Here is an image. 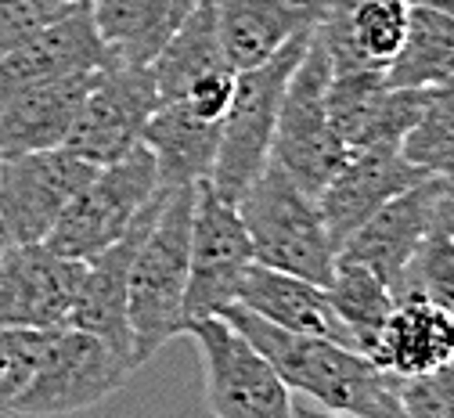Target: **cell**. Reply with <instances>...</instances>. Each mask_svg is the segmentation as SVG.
<instances>
[{
	"instance_id": "obj_1",
	"label": "cell",
	"mask_w": 454,
	"mask_h": 418,
	"mask_svg": "<svg viewBox=\"0 0 454 418\" xmlns=\"http://www.w3.org/2000/svg\"><path fill=\"white\" fill-rule=\"evenodd\" d=\"M220 318H227L246 339H253L281 375V383L293 393H307L317 407L357 418H404L401 379L379 368L368 353L332 343L325 335L278 328L239 304L223 307Z\"/></svg>"
},
{
	"instance_id": "obj_2",
	"label": "cell",
	"mask_w": 454,
	"mask_h": 418,
	"mask_svg": "<svg viewBox=\"0 0 454 418\" xmlns=\"http://www.w3.org/2000/svg\"><path fill=\"white\" fill-rule=\"evenodd\" d=\"M192 209H195V185L169 188L130 260L127 314H130V343H134V372L188 328L184 292H188Z\"/></svg>"
},
{
	"instance_id": "obj_3",
	"label": "cell",
	"mask_w": 454,
	"mask_h": 418,
	"mask_svg": "<svg viewBox=\"0 0 454 418\" xmlns=\"http://www.w3.org/2000/svg\"><path fill=\"white\" fill-rule=\"evenodd\" d=\"M235 206L253 242L256 264L328 285L335 271V246L317 199L303 192L274 159H267Z\"/></svg>"
},
{
	"instance_id": "obj_4",
	"label": "cell",
	"mask_w": 454,
	"mask_h": 418,
	"mask_svg": "<svg viewBox=\"0 0 454 418\" xmlns=\"http://www.w3.org/2000/svg\"><path fill=\"white\" fill-rule=\"evenodd\" d=\"M310 33L286 43L274 58H267L263 66L235 73V94L220 119V145H216V159L209 170V185L223 199L239 202V195L249 188V181L267 166L281 94H286V83L307 51Z\"/></svg>"
},
{
	"instance_id": "obj_5",
	"label": "cell",
	"mask_w": 454,
	"mask_h": 418,
	"mask_svg": "<svg viewBox=\"0 0 454 418\" xmlns=\"http://www.w3.org/2000/svg\"><path fill=\"white\" fill-rule=\"evenodd\" d=\"M328 80H332V58L314 26L307 51L286 83V94H281L274 141H270V159L314 199L347 159V148L335 138L325 105Z\"/></svg>"
},
{
	"instance_id": "obj_6",
	"label": "cell",
	"mask_w": 454,
	"mask_h": 418,
	"mask_svg": "<svg viewBox=\"0 0 454 418\" xmlns=\"http://www.w3.org/2000/svg\"><path fill=\"white\" fill-rule=\"evenodd\" d=\"M155 192V155L145 145H134L127 155L98 166L87 177V185L69 199V206L54 220L43 242L62 256L87 260L108 249L116 238H123Z\"/></svg>"
},
{
	"instance_id": "obj_7",
	"label": "cell",
	"mask_w": 454,
	"mask_h": 418,
	"mask_svg": "<svg viewBox=\"0 0 454 418\" xmlns=\"http://www.w3.org/2000/svg\"><path fill=\"white\" fill-rule=\"evenodd\" d=\"M130 361L94 332L59 325L47 332L36 368L19 393L12 414H73L112 397L130 375Z\"/></svg>"
},
{
	"instance_id": "obj_8",
	"label": "cell",
	"mask_w": 454,
	"mask_h": 418,
	"mask_svg": "<svg viewBox=\"0 0 454 418\" xmlns=\"http://www.w3.org/2000/svg\"><path fill=\"white\" fill-rule=\"evenodd\" d=\"M206 372V407L216 418H289L296 411L293 390L274 365L231 321L209 314L188 321Z\"/></svg>"
},
{
	"instance_id": "obj_9",
	"label": "cell",
	"mask_w": 454,
	"mask_h": 418,
	"mask_svg": "<svg viewBox=\"0 0 454 418\" xmlns=\"http://www.w3.org/2000/svg\"><path fill=\"white\" fill-rule=\"evenodd\" d=\"M249 264H253V242L239 217V206L223 199L206 177V181L195 185L184 318L195 321L231 307Z\"/></svg>"
},
{
	"instance_id": "obj_10",
	"label": "cell",
	"mask_w": 454,
	"mask_h": 418,
	"mask_svg": "<svg viewBox=\"0 0 454 418\" xmlns=\"http://www.w3.org/2000/svg\"><path fill=\"white\" fill-rule=\"evenodd\" d=\"M94 170V162L66 145L0 155V234L4 242H43Z\"/></svg>"
},
{
	"instance_id": "obj_11",
	"label": "cell",
	"mask_w": 454,
	"mask_h": 418,
	"mask_svg": "<svg viewBox=\"0 0 454 418\" xmlns=\"http://www.w3.org/2000/svg\"><path fill=\"white\" fill-rule=\"evenodd\" d=\"M159 105V91L148 66H116L108 62L94 73L76 119L66 134V148L83 155L94 166L116 162L134 145H141L148 115Z\"/></svg>"
},
{
	"instance_id": "obj_12",
	"label": "cell",
	"mask_w": 454,
	"mask_h": 418,
	"mask_svg": "<svg viewBox=\"0 0 454 418\" xmlns=\"http://www.w3.org/2000/svg\"><path fill=\"white\" fill-rule=\"evenodd\" d=\"M83 260L47 242L4 246L0 256V328H59L69 321Z\"/></svg>"
},
{
	"instance_id": "obj_13",
	"label": "cell",
	"mask_w": 454,
	"mask_h": 418,
	"mask_svg": "<svg viewBox=\"0 0 454 418\" xmlns=\"http://www.w3.org/2000/svg\"><path fill=\"white\" fill-rule=\"evenodd\" d=\"M426 177L433 173L408 162L396 145H372V148L347 152L343 166L317 192V209L325 217L335 253L379 206H386L393 195L408 192L411 185L426 181Z\"/></svg>"
},
{
	"instance_id": "obj_14",
	"label": "cell",
	"mask_w": 454,
	"mask_h": 418,
	"mask_svg": "<svg viewBox=\"0 0 454 418\" xmlns=\"http://www.w3.org/2000/svg\"><path fill=\"white\" fill-rule=\"evenodd\" d=\"M325 105L332 130L347 152L372 145L401 148L422 105V87H389L382 69H350V73H332Z\"/></svg>"
},
{
	"instance_id": "obj_15",
	"label": "cell",
	"mask_w": 454,
	"mask_h": 418,
	"mask_svg": "<svg viewBox=\"0 0 454 418\" xmlns=\"http://www.w3.org/2000/svg\"><path fill=\"white\" fill-rule=\"evenodd\" d=\"M166 199V188L152 195V202L137 213L130 231L116 238L108 249L83 260V278L76 288V300L66 325H76L83 332H94L116 353H123L134 368V343H130V314H127V281H130V260L137 253V242L145 238L148 224L155 220L159 206Z\"/></svg>"
},
{
	"instance_id": "obj_16",
	"label": "cell",
	"mask_w": 454,
	"mask_h": 418,
	"mask_svg": "<svg viewBox=\"0 0 454 418\" xmlns=\"http://www.w3.org/2000/svg\"><path fill=\"white\" fill-rule=\"evenodd\" d=\"M436 202H440V177H426V181L411 185L408 192L393 195L386 206H379L347 242L339 246L335 256L364 264L368 271H375L389 285L393 300H396L401 274L436 220Z\"/></svg>"
},
{
	"instance_id": "obj_17",
	"label": "cell",
	"mask_w": 454,
	"mask_h": 418,
	"mask_svg": "<svg viewBox=\"0 0 454 418\" xmlns=\"http://www.w3.org/2000/svg\"><path fill=\"white\" fill-rule=\"evenodd\" d=\"M335 0H213L227 66L256 69L286 43L310 33Z\"/></svg>"
},
{
	"instance_id": "obj_18",
	"label": "cell",
	"mask_w": 454,
	"mask_h": 418,
	"mask_svg": "<svg viewBox=\"0 0 454 418\" xmlns=\"http://www.w3.org/2000/svg\"><path fill=\"white\" fill-rule=\"evenodd\" d=\"M108 62L112 58L101 43L90 4H73L54 15L47 26H40L29 40L12 47L8 54H0V87L98 73Z\"/></svg>"
},
{
	"instance_id": "obj_19",
	"label": "cell",
	"mask_w": 454,
	"mask_h": 418,
	"mask_svg": "<svg viewBox=\"0 0 454 418\" xmlns=\"http://www.w3.org/2000/svg\"><path fill=\"white\" fill-rule=\"evenodd\" d=\"M90 80L94 73H76L0 87V155L66 145Z\"/></svg>"
},
{
	"instance_id": "obj_20",
	"label": "cell",
	"mask_w": 454,
	"mask_h": 418,
	"mask_svg": "<svg viewBox=\"0 0 454 418\" xmlns=\"http://www.w3.org/2000/svg\"><path fill=\"white\" fill-rule=\"evenodd\" d=\"M408 33V0H335L317 22L332 73L386 69Z\"/></svg>"
},
{
	"instance_id": "obj_21",
	"label": "cell",
	"mask_w": 454,
	"mask_h": 418,
	"mask_svg": "<svg viewBox=\"0 0 454 418\" xmlns=\"http://www.w3.org/2000/svg\"><path fill=\"white\" fill-rule=\"evenodd\" d=\"M235 304L253 311L256 318L278 325V328H289V332H307V335H325L332 343H343L354 350L350 332L343 328V321L335 318L332 304H328V292L317 281H307L300 274L289 271H278L267 264H249Z\"/></svg>"
},
{
	"instance_id": "obj_22",
	"label": "cell",
	"mask_w": 454,
	"mask_h": 418,
	"mask_svg": "<svg viewBox=\"0 0 454 418\" xmlns=\"http://www.w3.org/2000/svg\"><path fill=\"white\" fill-rule=\"evenodd\" d=\"M368 357L396 379L433 372L454 357V314L422 296H404L393 304Z\"/></svg>"
},
{
	"instance_id": "obj_23",
	"label": "cell",
	"mask_w": 454,
	"mask_h": 418,
	"mask_svg": "<svg viewBox=\"0 0 454 418\" xmlns=\"http://www.w3.org/2000/svg\"><path fill=\"white\" fill-rule=\"evenodd\" d=\"M141 145L155 155L159 188H181L199 185L209 177L216 145H220V123L192 115L181 101H159L148 115Z\"/></svg>"
},
{
	"instance_id": "obj_24",
	"label": "cell",
	"mask_w": 454,
	"mask_h": 418,
	"mask_svg": "<svg viewBox=\"0 0 454 418\" xmlns=\"http://www.w3.org/2000/svg\"><path fill=\"white\" fill-rule=\"evenodd\" d=\"M199 0H90L101 43L116 66H148Z\"/></svg>"
},
{
	"instance_id": "obj_25",
	"label": "cell",
	"mask_w": 454,
	"mask_h": 418,
	"mask_svg": "<svg viewBox=\"0 0 454 418\" xmlns=\"http://www.w3.org/2000/svg\"><path fill=\"white\" fill-rule=\"evenodd\" d=\"M159 101H174L181 98L195 80L231 69L220 47V33H216V12L213 0H199L192 8V15L169 33V40L159 47V54L148 62Z\"/></svg>"
},
{
	"instance_id": "obj_26",
	"label": "cell",
	"mask_w": 454,
	"mask_h": 418,
	"mask_svg": "<svg viewBox=\"0 0 454 418\" xmlns=\"http://www.w3.org/2000/svg\"><path fill=\"white\" fill-rule=\"evenodd\" d=\"M389 87H433L454 76V15L408 4V33L382 69Z\"/></svg>"
},
{
	"instance_id": "obj_27",
	"label": "cell",
	"mask_w": 454,
	"mask_h": 418,
	"mask_svg": "<svg viewBox=\"0 0 454 418\" xmlns=\"http://www.w3.org/2000/svg\"><path fill=\"white\" fill-rule=\"evenodd\" d=\"M325 292H328V304H332L335 318L350 332L354 350L372 353V346H375V339H379V332H382V325L396 304L389 285L375 271H368L364 264L335 256V271H332Z\"/></svg>"
},
{
	"instance_id": "obj_28",
	"label": "cell",
	"mask_w": 454,
	"mask_h": 418,
	"mask_svg": "<svg viewBox=\"0 0 454 418\" xmlns=\"http://www.w3.org/2000/svg\"><path fill=\"white\" fill-rule=\"evenodd\" d=\"M401 155L433 177L454 170V76L422 87V105L401 141Z\"/></svg>"
},
{
	"instance_id": "obj_29",
	"label": "cell",
	"mask_w": 454,
	"mask_h": 418,
	"mask_svg": "<svg viewBox=\"0 0 454 418\" xmlns=\"http://www.w3.org/2000/svg\"><path fill=\"white\" fill-rule=\"evenodd\" d=\"M404 296H422V300H433L454 314V238L440 220H433L401 274L396 300H404Z\"/></svg>"
},
{
	"instance_id": "obj_30",
	"label": "cell",
	"mask_w": 454,
	"mask_h": 418,
	"mask_svg": "<svg viewBox=\"0 0 454 418\" xmlns=\"http://www.w3.org/2000/svg\"><path fill=\"white\" fill-rule=\"evenodd\" d=\"M51 328H0V414H12Z\"/></svg>"
},
{
	"instance_id": "obj_31",
	"label": "cell",
	"mask_w": 454,
	"mask_h": 418,
	"mask_svg": "<svg viewBox=\"0 0 454 418\" xmlns=\"http://www.w3.org/2000/svg\"><path fill=\"white\" fill-rule=\"evenodd\" d=\"M401 407L408 418H454V357L433 372L401 379Z\"/></svg>"
},
{
	"instance_id": "obj_32",
	"label": "cell",
	"mask_w": 454,
	"mask_h": 418,
	"mask_svg": "<svg viewBox=\"0 0 454 418\" xmlns=\"http://www.w3.org/2000/svg\"><path fill=\"white\" fill-rule=\"evenodd\" d=\"M59 12L66 8H51L47 0H0V54H8L22 40H29Z\"/></svg>"
},
{
	"instance_id": "obj_33",
	"label": "cell",
	"mask_w": 454,
	"mask_h": 418,
	"mask_svg": "<svg viewBox=\"0 0 454 418\" xmlns=\"http://www.w3.org/2000/svg\"><path fill=\"white\" fill-rule=\"evenodd\" d=\"M436 220L447 227V234L454 238V170L440 173V202H436Z\"/></svg>"
},
{
	"instance_id": "obj_34",
	"label": "cell",
	"mask_w": 454,
	"mask_h": 418,
	"mask_svg": "<svg viewBox=\"0 0 454 418\" xmlns=\"http://www.w3.org/2000/svg\"><path fill=\"white\" fill-rule=\"evenodd\" d=\"M408 4H422V8H436L443 15H454V0H408Z\"/></svg>"
},
{
	"instance_id": "obj_35",
	"label": "cell",
	"mask_w": 454,
	"mask_h": 418,
	"mask_svg": "<svg viewBox=\"0 0 454 418\" xmlns=\"http://www.w3.org/2000/svg\"><path fill=\"white\" fill-rule=\"evenodd\" d=\"M51 8H73V4H90V0H47Z\"/></svg>"
},
{
	"instance_id": "obj_36",
	"label": "cell",
	"mask_w": 454,
	"mask_h": 418,
	"mask_svg": "<svg viewBox=\"0 0 454 418\" xmlns=\"http://www.w3.org/2000/svg\"><path fill=\"white\" fill-rule=\"evenodd\" d=\"M4 246H8V242H4V234H0V256H4Z\"/></svg>"
}]
</instances>
